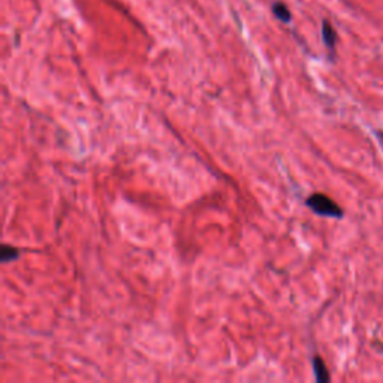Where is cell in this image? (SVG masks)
Here are the masks:
<instances>
[{
  "label": "cell",
  "mask_w": 383,
  "mask_h": 383,
  "mask_svg": "<svg viewBox=\"0 0 383 383\" xmlns=\"http://www.w3.org/2000/svg\"><path fill=\"white\" fill-rule=\"evenodd\" d=\"M306 203L311 211L319 215H325V218H334V219L343 218V210L329 196L323 194H313L307 198Z\"/></svg>",
  "instance_id": "cell-1"
},
{
  "label": "cell",
  "mask_w": 383,
  "mask_h": 383,
  "mask_svg": "<svg viewBox=\"0 0 383 383\" xmlns=\"http://www.w3.org/2000/svg\"><path fill=\"white\" fill-rule=\"evenodd\" d=\"M313 370H315L316 380H318L319 383H327V382H329L328 368H327L325 363H323V359H322L320 356H315V359H313Z\"/></svg>",
  "instance_id": "cell-2"
},
{
  "label": "cell",
  "mask_w": 383,
  "mask_h": 383,
  "mask_svg": "<svg viewBox=\"0 0 383 383\" xmlns=\"http://www.w3.org/2000/svg\"><path fill=\"white\" fill-rule=\"evenodd\" d=\"M322 36H323V42H325V45L329 48V50H334L337 34H335V30L332 29L329 21H323V24H322Z\"/></svg>",
  "instance_id": "cell-3"
},
{
  "label": "cell",
  "mask_w": 383,
  "mask_h": 383,
  "mask_svg": "<svg viewBox=\"0 0 383 383\" xmlns=\"http://www.w3.org/2000/svg\"><path fill=\"white\" fill-rule=\"evenodd\" d=\"M20 256V250L12 246H2L0 249V260L2 263H8L11 260H15Z\"/></svg>",
  "instance_id": "cell-4"
},
{
  "label": "cell",
  "mask_w": 383,
  "mask_h": 383,
  "mask_svg": "<svg viewBox=\"0 0 383 383\" xmlns=\"http://www.w3.org/2000/svg\"><path fill=\"white\" fill-rule=\"evenodd\" d=\"M272 12H274V15L277 17L279 20H282L283 23H289L291 21V12L289 9H287V6H284L283 4H274L272 6Z\"/></svg>",
  "instance_id": "cell-5"
}]
</instances>
